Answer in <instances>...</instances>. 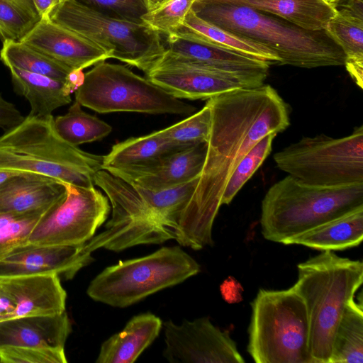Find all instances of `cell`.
Instances as JSON below:
<instances>
[{
    "instance_id": "6da1fadb",
    "label": "cell",
    "mask_w": 363,
    "mask_h": 363,
    "mask_svg": "<svg viewBox=\"0 0 363 363\" xmlns=\"http://www.w3.org/2000/svg\"><path fill=\"white\" fill-rule=\"evenodd\" d=\"M211 125L204 163L179 221L175 240L199 250L213 244L212 228L228 180L264 136L290 124L288 106L269 84L232 90L206 101Z\"/></svg>"
},
{
    "instance_id": "7a4b0ae2",
    "label": "cell",
    "mask_w": 363,
    "mask_h": 363,
    "mask_svg": "<svg viewBox=\"0 0 363 363\" xmlns=\"http://www.w3.org/2000/svg\"><path fill=\"white\" fill-rule=\"evenodd\" d=\"M199 18L269 49L279 65L302 68L344 65L345 56L327 31L308 30L280 17L218 0H195Z\"/></svg>"
},
{
    "instance_id": "3957f363",
    "label": "cell",
    "mask_w": 363,
    "mask_h": 363,
    "mask_svg": "<svg viewBox=\"0 0 363 363\" xmlns=\"http://www.w3.org/2000/svg\"><path fill=\"white\" fill-rule=\"evenodd\" d=\"M103 156L82 150L57 133L54 117L28 114L0 136V171L35 173L81 187L94 186Z\"/></svg>"
},
{
    "instance_id": "277c9868",
    "label": "cell",
    "mask_w": 363,
    "mask_h": 363,
    "mask_svg": "<svg viewBox=\"0 0 363 363\" xmlns=\"http://www.w3.org/2000/svg\"><path fill=\"white\" fill-rule=\"evenodd\" d=\"M297 269L294 286L306 308L311 356L315 363H329L343 311L362 284L363 263L322 251Z\"/></svg>"
},
{
    "instance_id": "5b68a950",
    "label": "cell",
    "mask_w": 363,
    "mask_h": 363,
    "mask_svg": "<svg viewBox=\"0 0 363 363\" xmlns=\"http://www.w3.org/2000/svg\"><path fill=\"white\" fill-rule=\"evenodd\" d=\"M363 207V184L316 186L287 175L273 184L261 204L260 226L269 241L285 240Z\"/></svg>"
},
{
    "instance_id": "8992f818",
    "label": "cell",
    "mask_w": 363,
    "mask_h": 363,
    "mask_svg": "<svg viewBox=\"0 0 363 363\" xmlns=\"http://www.w3.org/2000/svg\"><path fill=\"white\" fill-rule=\"evenodd\" d=\"M247 352L256 363H315L304 301L294 286L260 289L251 303Z\"/></svg>"
},
{
    "instance_id": "52a82bcc",
    "label": "cell",
    "mask_w": 363,
    "mask_h": 363,
    "mask_svg": "<svg viewBox=\"0 0 363 363\" xmlns=\"http://www.w3.org/2000/svg\"><path fill=\"white\" fill-rule=\"evenodd\" d=\"M200 269L199 264L179 246L163 247L105 268L91 280L86 293L94 301L124 308L183 282Z\"/></svg>"
},
{
    "instance_id": "ba28073f",
    "label": "cell",
    "mask_w": 363,
    "mask_h": 363,
    "mask_svg": "<svg viewBox=\"0 0 363 363\" xmlns=\"http://www.w3.org/2000/svg\"><path fill=\"white\" fill-rule=\"evenodd\" d=\"M96 43L112 58L145 74L164 52L162 35L142 21L112 16L71 0L52 11L48 18Z\"/></svg>"
},
{
    "instance_id": "9c48e42d",
    "label": "cell",
    "mask_w": 363,
    "mask_h": 363,
    "mask_svg": "<svg viewBox=\"0 0 363 363\" xmlns=\"http://www.w3.org/2000/svg\"><path fill=\"white\" fill-rule=\"evenodd\" d=\"M81 106L100 113L137 112L190 115L196 108L126 66L101 61L84 73L74 91Z\"/></svg>"
},
{
    "instance_id": "30bf717a",
    "label": "cell",
    "mask_w": 363,
    "mask_h": 363,
    "mask_svg": "<svg viewBox=\"0 0 363 363\" xmlns=\"http://www.w3.org/2000/svg\"><path fill=\"white\" fill-rule=\"evenodd\" d=\"M277 167L316 186L363 184V125L349 135L303 137L274 155Z\"/></svg>"
},
{
    "instance_id": "8fae6325",
    "label": "cell",
    "mask_w": 363,
    "mask_h": 363,
    "mask_svg": "<svg viewBox=\"0 0 363 363\" xmlns=\"http://www.w3.org/2000/svg\"><path fill=\"white\" fill-rule=\"evenodd\" d=\"M65 185V196L43 214L26 245L84 243L107 219L111 209L108 199L95 186Z\"/></svg>"
},
{
    "instance_id": "7c38bea8",
    "label": "cell",
    "mask_w": 363,
    "mask_h": 363,
    "mask_svg": "<svg viewBox=\"0 0 363 363\" xmlns=\"http://www.w3.org/2000/svg\"><path fill=\"white\" fill-rule=\"evenodd\" d=\"M147 78L177 99H208L235 89L261 86L264 81L169 58L164 55Z\"/></svg>"
},
{
    "instance_id": "4fadbf2b",
    "label": "cell",
    "mask_w": 363,
    "mask_h": 363,
    "mask_svg": "<svg viewBox=\"0 0 363 363\" xmlns=\"http://www.w3.org/2000/svg\"><path fill=\"white\" fill-rule=\"evenodd\" d=\"M162 326V354L171 363L245 362L229 333L214 325L208 317L184 319L180 324L169 320Z\"/></svg>"
},
{
    "instance_id": "5bb4252c",
    "label": "cell",
    "mask_w": 363,
    "mask_h": 363,
    "mask_svg": "<svg viewBox=\"0 0 363 363\" xmlns=\"http://www.w3.org/2000/svg\"><path fill=\"white\" fill-rule=\"evenodd\" d=\"M66 298L55 274L0 277V321L61 313Z\"/></svg>"
},
{
    "instance_id": "9a60e30c",
    "label": "cell",
    "mask_w": 363,
    "mask_h": 363,
    "mask_svg": "<svg viewBox=\"0 0 363 363\" xmlns=\"http://www.w3.org/2000/svg\"><path fill=\"white\" fill-rule=\"evenodd\" d=\"M85 243L16 247L0 259V277L55 274L71 279L94 261Z\"/></svg>"
},
{
    "instance_id": "2e32d148",
    "label": "cell",
    "mask_w": 363,
    "mask_h": 363,
    "mask_svg": "<svg viewBox=\"0 0 363 363\" xmlns=\"http://www.w3.org/2000/svg\"><path fill=\"white\" fill-rule=\"evenodd\" d=\"M20 41L72 70L112 58L109 51L49 19L41 18Z\"/></svg>"
},
{
    "instance_id": "e0dca14e",
    "label": "cell",
    "mask_w": 363,
    "mask_h": 363,
    "mask_svg": "<svg viewBox=\"0 0 363 363\" xmlns=\"http://www.w3.org/2000/svg\"><path fill=\"white\" fill-rule=\"evenodd\" d=\"M206 150L207 143H199L145 165L113 169L107 172L133 185L152 191L162 190L198 178L204 163Z\"/></svg>"
},
{
    "instance_id": "ac0fdd59",
    "label": "cell",
    "mask_w": 363,
    "mask_h": 363,
    "mask_svg": "<svg viewBox=\"0 0 363 363\" xmlns=\"http://www.w3.org/2000/svg\"><path fill=\"white\" fill-rule=\"evenodd\" d=\"M162 36L163 55L169 58L264 82L267 77L270 65L264 61L177 33Z\"/></svg>"
},
{
    "instance_id": "d6986e66",
    "label": "cell",
    "mask_w": 363,
    "mask_h": 363,
    "mask_svg": "<svg viewBox=\"0 0 363 363\" xmlns=\"http://www.w3.org/2000/svg\"><path fill=\"white\" fill-rule=\"evenodd\" d=\"M66 193L65 183L39 174H17L0 185V213L47 211Z\"/></svg>"
},
{
    "instance_id": "ffe728a7",
    "label": "cell",
    "mask_w": 363,
    "mask_h": 363,
    "mask_svg": "<svg viewBox=\"0 0 363 363\" xmlns=\"http://www.w3.org/2000/svg\"><path fill=\"white\" fill-rule=\"evenodd\" d=\"M72 331L66 311L0 321V347H38L65 349Z\"/></svg>"
},
{
    "instance_id": "44dd1931",
    "label": "cell",
    "mask_w": 363,
    "mask_h": 363,
    "mask_svg": "<svg viewBox=\"0 0 363 363\" xmlns=\"http://www.w3.org/2000/svg\"><path fill=\"white\" fill-rule=\"evenodd\" d=\"M162 320L151 313L133 316L123 330L105 340L96 363H133L158 337Z\"/></svg>"
},
{
    "instance_id": "7402d4cb",
    "label": "cell",
    "mask_w": 363,
    "mask_h": 363,
    "mask_svg": "<svg viewBox=\"0 0 363 363\" xmlns=\"http://www.w3.org/2000/svg\"><path fill=\"white\" fill-rule=\"evenodd\" d=\"M362 238L363 207H360L292 237L282 244L333 252L356 247Z\"/></svg>"
},
{
    "instance_id": "603a6c76",
    "label": "cell",
    "mask_w": 363,
    "mask_h": 363,
    "mask_svg": "<svg viewBox=\"0 0 363 363\" xmlns=\"http://www.w3.org/2000/svg\"><path fill=\"white\" fill-rule=\"evenodd\" d=\"M273 14L308 30L325 29L336 14L325 0H218Z\"/></svg>"
},
{
    "instance_id": "cb8c5ba5",
    "label": "cell",
    "mask_w": 363,
    "mask_h": 363,
    "mask_svg": "<svg viewBox=\"0 0 363 363\" xmlns=\"http://www.w3.org/2000/svg\"><path fill=\"white\" fill-rule=\"evenodd\" d=\"M9 69L15 91L30 104V115L48 116L72 101L73 92L66 83L16 67Z\"/></svg>"
},
{
    "instance_id": "d4e9b609",
    "label": "cell",
    "mask_w": 363,
    "mask_h": 363,
    "mask_svg": "<svg viewBox=\"0 0 363 363\" xmlns=\"http://www.w3.org/2000/svg\"><path fill=\"white\" fill-rule=\"evenodd\" d=\"M334 6L336 14L325 30L342 49L347 71L355 84L362 89L363 13L341 6Z\"/></svg>"
},
{
    "instance_id": "484cf974",
    "label": "cell",
    "mask_w": 363,
    "mask_h": 363,
    "mask_svg": "<svg viewBox=\"0 0 363 363\" xmlns=\"http://www.w3.org/2000/svg\"><path fill=\"white\" fill-rule=\"evenodd\" d=\"M183 148L185 147L165 138L160 130L130 138L115 144L111 151L103 156L102 169L108 171L145 165Z\"/></svg>"
},
{
    "instance_id": "4316f807",
    "label": "cell",
    "mask_w": 363,
    "mask_h": 363,
    "mask_svg": "<svg viewBox=\"0 0 363 363\" xmlns=\"http://www.w3.org/2000/svg\"><path fill=\"white\" fill-rule=\"evenodd\" d=\"M174 33L227 48L264 61L269 65H279V58L267 48L245 38L238 36L199 18L191 9Z\"/></svg>"
},
{
    "instance_id": "83f0119b",
    "label": "cell",
    "mask_w": 363,
    "mask_h": 363,
    "mask_svg": "<svg viewBox=\"0 0 363 363\" xmlns=\"http://www.w3.org/2000/svg\"><path fill=\"white\" fill-rule=\"evenodd\" d=\"M329 363H363V310L354 298L336 328Z\"/></svg>"
},
{
    "instance_id": "f1b7e54d",
    "label": "cell",
    "mask_w": 363,
    "mask_h": 363,
    "mask_svg": "<svg viewBox=\"0 0 363 363\" xmlns=\"http://www.w3.org/2000/svg\"><path fill=\"white\" fill-rule=\"evenodd\" d=\"M0 60L8 68L16 67L43 74L66 84L73 71L21 41L8 40L3 42Z\"/></svg>"
},
{
    "instance_id": "f546056e",
    "label": "cell",
    "mask_w": 363,
    "mask_h": 363,
    "mask_svg": "<svg viewBox=\"0 0 363 363\" xmlns=\"http://www.w3.org/2000/svg\"><path fill=\"white\" fill-rule=\"evenodd\" d=\"M75 101L67 113L54 118V127L65 142L74 146L96 141L107 136L111 126L99 118L84 112Z\"/></svg>"
},
{
    "instance_id": "4dcf8cb0",
    "label": "cell",
    "mask_w": 363,
    "mask_h": 363,
    "mask_svg": "<svg viewBox=\"0 0 363 363\" xmlns=\"http://www.w3.org/2000/svg\"><path fill=\"white\" fill-rule=\"evenodd\" d=\"M40 20L33 0H0V40L20 41Z\"/></svg>"
},
{
    "instance_id": "1f68e13d",
    "label": "cell",
    "mask_w": 363,
    "mask_h": 363,
    "mask_svg": "<svg viewBox=\"0 0 363 363\" xmlns=\"http://www.w3.org/2000/svg\"><path fill=\"white\" fill-rule=\"evenodd\" d=\"M277 134L262 138L242 159L230 176L221 198L222 205H228L235 195L262 165L272 151V142Z\"/></svg>"
},
{
    "instance_id": "d6a6232c",
    "label": "cell",
    "mask_w": 363,
    "mask_h": 363,
    "mask_svg": "<svg viewBox=\"0 0 363 363\" xmlns=\"http://www.w3.org/2000/svg\"><path fill=\"white\" fill-rule=\"evenodd\" d=\"M47 211L0 213V259L27 244L30 233Z\"/></svg>"
},
{
    "instance_id": "836d02e7",
    "label": "cell",
    "mask_w": 363,
    "mask_h": 363,
    "mask_svg": "<svg viewBox=\"0 0 363 363\" xmlns=\"http://www.w3.org/2000/svg\"><path fill=\"white\" fill-rule=\"evenodd\" d=\"M211 125V111L209 104L187 118L163 130V136L182 147L207 143Z\"/></svg>"
},
{
    "instance_id": "e575fe53",
    "label": "cell",
    "mask_w": 363,
    "mask_h": 363,
    "mask_svg": "<svg viewBox=\"0 0 363 363\" xmlns=\"http://www.w3.org/2000/svg\"><path fill=\"white\" fill-rule=\"evenodd\" d=\"M195 0H167L147 11L141 20L162 35L174 33L182 24Z\"/></svg>"
},
{
    "instance_id": "d590c367",
    "label": "cell",
    "mask_w": 363,
    "mask_h": 363,
    "mask_svg": "<svg viewBox=\"0 0 363 363\" xmlns=\"http://www.w3.org/2000/svg\"><path fill=\"white\" fill-rule=\"evenodd\" d=\"M4 363H67L65 349L38 347H0Z\"/></svg>"
},
{
    "instance_id": "8d00e7d4",
    "label": "cell",
    "mask_w": 363,
    "mask_h": 363,
    "mask_svg": "<svg viewBox=\"0 0 363 363\" xmlns=\"http://www.w3.org/2000/svg\"><path fill=\"white\" fill-rule=\"evenodd\" d=\"M106 14L134 21H142L147 11L144 0H77Z\"/></svg>"
},
{
    "instance_id": "74e56055",
    "label": "cell",
    "mask_w": 363,
    "mask_h": 363,
    "mask_svg": "<svg viewBox=\"0 0 363 363\" xmlns=\"http://www.w3.org/2000/svg\"><path fill=\"white\" fill-rule=\"evenodd\" d=\"M23 118L17 107L0 94V128L8 130L21 123Z\"/></svg>"
},
{
    "instance_id": "f35d334b",
    "label": "cell",
    "mask_w": 363,
    "mask_h": 363,
    "mask_svg": "<svg viewBox=\"0 0 363 363\" xmlns=\"http://www.w3.org/2000/svg\"><path fill=\"white\" fill-rule=\"evenodd\" d=\"M220 292L224 300L229 303H237L242 300V288L233 277H228L220 285Z\"/></svg>"
},
{
    "instance_id": "ab89813d",
    "label": "cell",
    "mask_w": 363,
    "mask_h": 363,
    "mask_svg": "<svg viewBox=\"0 0 363 363\" xmlns=\"http://www.w3.org/2000/svg\"><path fill=\"white\" fill-rule=\"evenodd\" d=\"M71 0H33L41 18L48 19L53 9Z\"/></svg>"
},
{
    "instance_id": "60d3db41",
    "label": "cell",
    "mask_w": 363,
    "mask_h": 363,
    "mask_svg": "<svg viewBox=\"0 0 363 363\" xmlns=\"http://www.w3.org/2000/svg\"><path fill=\"white\" fill-rule=\"evenodd\" d=\"M147 11L154 9L167 0H144Z\"/></svg>"
},
{
    "instance_id": "b9f144b4",
    "label": "cell",
    "mask_w": 363,
    "mask_h": 363,
    "mask_svg": "<svg viewBox=\"0 0 363 363\" xmlns=\"http://www.w3.org/2000/svg\"><path fill=\"white\" fill-rule=\"evenodd\" d=\"M20 173H16L7 171H0V185L10 177Z\"/></svg>"
},
{
    "instance_id": "7bdbcfd3",
    "label": "cell",
    "mask_w": 363,
    "mask_h": 363,
    "mask_svg": "<svg viewBox=\"0 0 363 363\" xmlns=\"http://www.w3.org/2000/svg\"><path fill=\"white\" fill-rule=\"evenodd\" d=\"M340 0H326L327 2L331 4H334L337 2H338Z\"/></svg>"
},
{
    "instance_id": "ee69618b",
    "label": "cell",
    "mask_w": 363,
    "mask_h": 363,
    "mask_svg": "<svg viewBox=\"0 0 363 363\" xmlns=\"http://www.w3.org/2000/svg\"><path fill=\"white\" fill-rule=\"evenodd\" d=\"M326 1V0H325Z\"/></svg>"
}]
</instances>
